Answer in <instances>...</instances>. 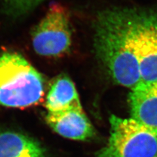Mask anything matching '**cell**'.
I'll return each mask as SVG.
<instances>
[{
  "label": "cell",
  "instance_id": "7a4b0ae2",
  "mask_svg": "<svg viewBox=\"0 0 157 157\" xmlns=\"http://www.w3.org/2000/svg\"><path fill=\"white\" fill-rule=\"evenodd\" d=\"M44 94L43 78L22 55H0V105L24 107L37 104Z\"/></svg>",
  "mask_w": 157,
  "mask_h": 157
},
{
  "label": "cell",
  "instance_id": "30bf717a",
  "mask_svg": "<svg viewBox=\"0 0 157 157\" xmlns=\"http://www.w3.org/2000/svg\"><path fill=\"white\" fill-rule=\"evenodd\" d=\"M7 9L13 13H23L35 5L38 0H4Z\"/></svg>",
  "mask_w": 157,
  "mask_h": 157
},
{
  "label": "cell",
  "instance_id": "277c9868",
  "mask_svg": "<svg viewBox=\"0 0 157 157\" xmlns=\"http://www.w3.org/2000/svg\"><path fill=\"white\" fill-rule=\"evenodd\" d=\"M71 44V31L67 10L52 5L32 33V45L37 55L56 57L67 52Z\"/></svg>",
  "mask_w": 157,
  "mask_h": 157
},
{
  "label": "cell",
  "instance_id": "8fae6325",
  "mask_svg": "<svg viewBox=\"0 0 157 157\" xmlns=\"http://www.w3.org/2000/svg\"><path fill=\"white\" fill-rule=\"evenodd\" d=\"M156 157H157V156H156Z\"/></svg>",
  "mask_w": 157,
  "mask_h": 157
},
{
  "label": "cell",
  "instance_id": "6da1fadb",
  "mask_svg": "<svg viewBox=\"0 0 157 157\" xmlns=\"http://www.w3.org/2000/svg\"><path fill=\"white\" fill-rule=\"evenodd\" d=\"M137 11L111 10L98 18L95 47L113 80L133 90L141 82L136 41Z\"/></svg>",
  "mask_w": 157,
  "mask_h": 157
},
{
  "label": "cell",
  "instance_id": "5b68a950",
  "mask_svg": "<svg viewBox=\"0 0 157 157\" xmlns=\"http://www.w3.org/2000/svg\"><path fill=\"white\" fill-rule=\"evenodd\" d=\"M136 41L141 83L157 84V13L137 11Z\"/></svg>",
  "mask_w": 157,
  "mask_h": 157
},
{
  "label": "cell",
  "instance_id": "9c48e42d",
  "mask_svg": "<svg viewBox=\"0 0 157 157\" xmlns=\"http://www.w3.org/2000/svg\"><path fill=\"white\" fill-rule=\"evenodd\" d=\"M0 157H45L36 140L14 132L0 133Z\"/></svg>",
  "mask_w": 157,
  "mask_h": 157
},
{
  "label": "cell",
  "instance_id": "52a82bcc",
  "mask_svg": "<svg viewBox=\"0 0 157 157\" xmlns=\"http://www.w3.org/2000/svg\"><path fill=\"white\" fill-rule=\"evenodd\" d=\"M129 100L132 119L157 130V84L141 83L131 90Z\"/></svg>",
  "mask_w": 157,
  "mask_h": 157
},
{
  "label": "cell",
  "instance_id": "8992f818",
  "mask_svg": "<svg viewBox=\"0 0 157 157\" xmlns=\"http://www.w3.org/2000/svg\"><path fill=\"white\" fill-rule=\"evenodd\" d=\"M46 121L57 134L70 140H86L94 134V128L82 109L59 113H48Z\"/></svg>",
  "mask_w": 157,
  "mask_h": 157
},
{
  "label": "cell",
  "instance_id": "ba28073f",
  "mask_svg": "<svg viewBox=\"0 0 157 157\" xmlns=\"http://www.w3.org/2000/svg\"><path fill=\"white\" fill-rule=\"evenodd\" d=\"M45 106L51 113L82 109L75 84L66 76L58 78L53 82L47 96Z\"/></svg>",
  "mask_w": 157,
  "mask_h": 157
},
{
  "label": "cell",
  "instance_id": "3957f363",
  "mask_svg": "<svg viewBox=\"0 0 157 157\" xmlns=\"http://www.w3.org/2000/svg\"><path fill=\"white\" fill-rule=\"evenodd\" d=\"M110 136L94 157H156L157 130L134 119L110 118Z\"/></svg>",
  "mask_w": 157,
  "mask_h": 157
}]
</instances>
